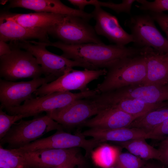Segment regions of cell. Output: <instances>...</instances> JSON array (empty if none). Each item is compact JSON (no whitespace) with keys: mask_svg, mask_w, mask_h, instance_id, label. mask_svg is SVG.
I'll use <instances>...</instances> for the list:
<instances>
[{"mask_svg":"<svg viewBox=\"0 0 168 168\" xmlns=\"http://www.w3.org/2000/svg\"><path fill=\"white\" fill-rule=\"evenodd\" d=\"M3 12L8 17L24 27L40 28L45 30L62 21L67 16L46 12L22 14L12 13L7 11Z\"/></svg>","mask_w":168,"mask_h":168,"instance_id":"ffe728a7","label":"cell"},{"mask_svg":"<svg viewBox=\"0 0 168 168\" xmlns=\"http://www.w3.org/2000/svg\"><path fill=\"white\" fill-rule=\"evenodd\" d=\"M139 117L129 114L114 107L110 106L93 118L88 119L80 126L101 129L127 128Z\"/></svg>","mask_w":168,"mask_h":168,"instance_id":"ac0fdd59","label":"cell"},{"mask_svg":"<svg viewBox=\"0 0 168 168\" xmlns=\"http://www.w3.org/2000/svg\"><path fill=\"white\" fill-rule=\"evenodd\" d=\"M68 2L72 5L77 7L78 9L84 11L85 7L89 5H92L94 7L97 5V0H68Z\"/></svg>","mask_w":168,"mask_h":168,"instance_id":"d6a6232c","label":"cell"},{"mask_svg":"<svg viewBox=\"0 0 168 168\" xmlns=\"http://www.w3.org/2000/svg\"><path fill=\"white\" fill-rule=\"evenodd\" d=\"M37 39L39 41L50 42L48 33L40 28L24 27L7 16L3 12L0 14V41H22Z\"/></svg>","mask_w":168,"mask_h":168,"instance_id":"e0dca14e","label":"cell"},{"mask_svg":"<svg viewBox=\"0 0 168 168\" xmlns=\"http://www.w3.org/2000/svg\"><path fill=\"white\" fill-rule=\"evenodd\" d=\"M140 168H168V166L159 161H147V163Z\"/></svg>","mask_w":168,"mask_h":168,"instance_id":"d590c367","label":"cell"},{"mask_svg":"<svg viewBox=\"0 0 168 168\" xmlns=\"http://www.w3.org/2000/svg\"><path fill=\"white\" fill-rule=\"evenodd\" d=\"M57 79L52 76L32 79L28 81L15 82L0 79V108L17 107L32 98V95L40 87Z\"/></svg>","mask_w":168,"mask_h":168,"instance_id":"8fae6325","label":"cell"},{"mask_svg":"<svg viewBox=\"0 0 168 168\" xmlns=\"http://www.w3.org/2000/svg\"><path fill=\"white\" fill-rule=\"evenodd\" d=\"M12 42L18 48L30 53L35 58L45 76H52L57 79L74 67L96 70L90 65L52 53L46 49L45 45L39 41L25 40Z\"/></svg>","mask_w":168,"mask_h":168,"instance_id":"8992f818","label":"cell"},{"mask_svg":"<svg viewBox=\"0 0 168 168\" xmlns=\"http://www.w3.org/2000/svg\"><path fill=\"white\" fill-rule=\"evenodd\" d=\"M99 94L75 100L62 108L46 112V114L63 127L71 128L79 126L91 117L108 107Z\"/></svg>","mask_w":168,"mask_h":168,"instance_id":"52a82bcc","label":"cell"},{"mask_svg":"<svg viewBox=\"0 0 168 168\" xmlns=\"http://www.w3.org/2000/svg\"><path fill=\"white\" fill-rule=\"evenodd\" d=\"M149 14L165 33L168 40V14L161 12H150Z\"/></svg>","mask_w":168,"mask_h":168,"instance_id":"1f68e13d","label":"cell"},{"mask_svg":"<svg viewBox=\"0 0 168 168\" xmlns=\"http://www.w3.org/2000/svg\"><path fill=\"white\" fill-rule=\"evenodd\" d=\"M167 85H168V83H167Z\"/></svg>","mask_w":168,"mask_h":168,"instance_id":"ab89813d","label":"cell"},{"mask_svg":"<svg viewBox=\"0 0 168 168\" xmlns=\"http://www.w3.org/2000/svg\"><path fill=\"white\" fill-rule=\"evenodd\" d=\"M136 1L123 0L122 2L116 3L111 1L102 2L98 0L97 5L110 9L118 14L125 13L130 14L132 5Z\"/></svg>","mask_w":168,"mask_h":168,"instance_id":"f546056e","label":"cell"},{"mask_svg":"<svg viewBox=\"0 0 168 168\" xmlns=\"http://www.w3.org/2000/svg\"><path fill=\"white\" fill-rule=\"evenodd\" d=\"M81 133L85 137H91L102 142L107 141L122 142L142 138L148 139L147 133L141 130L133 128L109 129L89 128Z\"/></svg>","mask_w":168,"mask_h":168,"instance_id":"44dd1931","label":"cell"},{"mask_svg":"<svg viewBox=\"0 0 168 168\" xmlns=\"http://www.w3.org/2000/svg\"><path fill=\"white\" fill-rule=\"evenodd\" d=\"M11 52L0 56V77L14 82L25 78H37L44 74L35 58L30 52L21 49L12 42Z\"/></svg>","mask_w":168,"mask_h":168,"instance_id":"5b68a950","label":"cell"},{"mask_svg":"<svg viewBox=\"0 0 168 168\" xmlns=\"http://www.w3.org/2000/svg\"><path fill=\"white\" fill-rule=\"evenodd\" d=\"M89 21L74 16H66L64 20L46 30L48 34L68 44L103 43Z\"/></svg>","mask_w":168,"mask_h":168,"instance_id":"ba28073f","label":"cell"},{"mask_svg":"<svg viewBox=\"0 0 168 168\" xmlns=\"http://www.w3.org/2000/svg\"><path fill=\"white\" fill-rule=\"evenodd\" d=\"M140 3L136 6L142 10L155 12L168 11V0H155L150 2L146 0H137Z\"/></svg>","mask_w":168,"mask_h":168,"instance_id":"83f0119b","label":"cell"},{"mask_svg":"<svg viewBox=\"0 0 168 168\" xmlns=\"http://www.w3.org/2000/svg\"><path fill=\"white\" fill-rule=\"evenodd\" d=\"M158 149L161 154L160 161L168 166V143L161 142Z\"/></svg>","mask_w":168,"mask_h":168,"instance_id":"836d02e7","label":"cell"},{"mask_svg":"<svg viewBox=\"0 0 168 168\" xmlns=\"http://www.w3.org/2000/svg\"><path fill=\"white\" fill-rule=\"evenodd\" d=\"M84 162L83 159L81 156H80L52 168H74L76 166L83 164Z\"/></svg>","mask_w":168,"mask_h":168,"instance_id":"e575fe53","label":"cell"},{"mask_svg":"<svg viewBox=\"0 0 168 168\" xmlns=\"http://www.w3.org/2000/svg\"><path fill=\"white\" fill-rule=\"evenodd\" d=\"M101 94L105 102L108 105L117 108L129 114L140 117L152 110L168 106V102L150 104L132 99H110Z\"/></svg>","mask_w":168,"mask_h":168,"instance_id":"7402d4cb","label":"cell"},{"mask_svg":"<svg viewBox=\"0 0 168 168\" xmlns=\"http://www.w3.org/2000/svg\"><path fill=\"white\" fill-rule=\"evenodd\" d=\"M11 52V49L9 44L6 42L0 41V56L9 54Z\"/></svg>","mask_w":168,"mask_h":168,"instance_id":"8d00e7d4","label":"cell"},{"mask_svg":"<svg viewBox=\"0 0 168 168\" xmlns=\"http://www.w3.org/2000/svg\"><path fill=\"white\" fill-rule=\"evenodd\" d=\"M168 118V106L151 111L137 118L127 127L137 128L147 133Z\"/></svg>","mask_w":168,"mask_h":168,"instance_id":"603a6c76","label":"cell"},{"mask_svg":"<svg viewBox=\"0 0 168 168\" xmlns=\"http://www.w3.org/2000/svg\"><path fill=\"white\" fill-rule=\"evenodd\" d=\"M94 89L72 93L70 91L56 92L27 100L22 105L4 109L9 114L21 115L23 118L37 116L44 112L64 107L76 100L95 95Z\"/></svg>","mask_w":168,"mask_h":168,"instance_id":"277c9868","label":"cell"},{"mask_svg":"<svg viewBox=\"0 0 168 168\" xmlns=\"http://www.w3.org/2000/svg\"><path fill=\"white\" fill-rule=\"evenodd\" d=\"M103 168H119L116 166H112L110 167H105Z\"/></svg>","mask_w":168,"mask_h":168,"instance_id":"f35d334b","label":"cell"},{"mask_svg":"<svg viewBox=\"0 0 168 168\" xmlns=\"http://www.w3.org/2000/svg\"><path fill=\"white\" fill-rule=\"evenodd\" d=\"M96 23L94 28L97 35H102L115 44L125 46L134 42L132 35L125 31L114 16L96 5L91 12Z\"/></svg>","mask_w":168,"mask_h":168,"instance_id":"9a60e30c","label":"cell"},{"mask_svg":"<svg viewBox=\"0 0 168 168\" xmlns=\"http://www.w3.org/2000/svg\"><path fill=\"white\" fill-rule=\"evenodd\" d=\"M102 142L94 138L86 139L81 133L75 135L57 130L47 137L38 139L21 148L25 151H35L44 148L68 149L82 148L85 151L86 156L91 154L93 149Z\"/></svg>","mask_w":168,"mask_h":168,"instance_id":"7c38bea8","label":"cell"},{"mask_svg":"<svg viewBox=\"0 0 168 168\" xmlns=\"http://www.w3.org/2000/svg\"><path fill=\"white\" fill-rule=\"evenodd\" d=\"M9 2L8 8H23L36 12L78 16L88 21L92 18L91 13L70 7L59 0H12Z\"/></svg>","mask_w":168,"mask_h":168,"instance_id":"2e32d148","label":"cell"},{"mask_svg":"<svg viewBox=\"0 0 168 168\" xmlns=\"http://www.w3.org/2000/svg\"></svg>","mask_w":168,"mask_h":168,"instance_id":"60d3db41","label":"cell"},{"mask_svg":"<svg viewBox=\"0 0 168 168\" xmlns=\"http://www.w3.org/2000/svg\"><path fill=\"white\" fill-rule=\"evenodd\" d=\"M130 153H118L114 166L119 168H140L147 162Z\"/></svg>","mask_w":168,"mask_h":168,"instance_id":"484cf974","label":"cell"},{"mask_svg":"<svg viewBox=\"0 0 168 168\" xmlns=\"http://www.w3.org/2000/svg\"><path fill=\"white\" fill-rule=\"evenodd\" d=\"M144 53V51L141 54L122 58L112 64L106 69L102 82L95 89L100 94L142 83L147 73Z\"/></svg>","mask_w":168,"mask_h":168,"instance_id":"7a4b0ae2","label":"cell"},{"mask_svg":"<svg viewBox=\"0 0 168 168\" xmlns=\"http://www.w3.org/2000/svg\"><path fill=\"white\" fill-rule=\"evenodd\" d=\"M144 55L147 70L146 79L142 84L165 85L168 82V53L160 52L145 47Z\"/></svg>","mask_w":168,"mask_h":168,"instance_id":"d6986e66","label":"cell"},{"mask_svg":"<svg viewBox=\"0 0 168 168\" xmlns=\"http://www.w3.org/2000/svg\"><path fill=\"white\" fill-rule=\"evenodd\" d=\"M2 109L0 108V140L5 136L16 122L23 118L21 115L8 114Z\"/></svg>","mask_w":168,"mask_h":168,"instance_id":"f1b7e54d","label":"cell"},{"mask_svg":"<svg viewBox=\"0 0 168 168\" xmlns=\"http://www.w3.org/2000/svg\"><path fill=\"white\" fill-rule=\"evenodd\" d=\"M31 120L21 119L14 124L0 140V145L7 144L8 149L21 148L52 131L63 130V126L48 115Z\"/></svg>","mask_w":168,"mask_h":168,"instance_id":"3957f363","label":"cell"},{"mask_svg":"<svg viewBox=\"0 0 168 168\" xmlns=\"http://www.w3.org/2000/svg\"><path fill=\"white\" fill-rule=\"evenodd\" d=\"M13 149L24 157L30 168H52L80 157L78 147L44 148L30 151Z\"/></svg>","mask_w":168,"mask_h":168,"instance_id":"5bb4252c","label":"cell"},{"mask_svg":"<svg viewBox=\"0 0 168 168\" xmlns=\"http://www.w3.org/2000/svg\"><path fill=\"white\" fill-rule=\"evenodd\" d=\"M0 168H30L25 159L14 149L3 148L0 145Z\"/></svg>","mask_w":168,"mask_h":168,"instance_id":"d4e9b609","label":"cell"},{"mask_svg":"<svg viewBox=\"0 0 168 168\" xmlns=\"http://www.w3.org/2000/svg\"><path fill=\"white\" fill-rule=\"evenodd\" d=\"M100 149L97 151V155L99 156V163L105 167L114 166L119 152L114 147L108 146H102Z\"/></svg>","mask_w":168,"mask_h":168,"instance_id":"4316f807","label":"cell"},{"mask_svg":"<svg viewBox=\"0 0 168 168\" xmlns=\"http://www.w3.org/2000/svg\"><path fill=\"white\" fill-rule=\"evenodd\" d=\"M155 20L149 14L131 16L125 21L130 30L135 47H151L160 52L168 53V40L156 28Z\"/></svg>","mask_w":168,"mask_h":168,"instance_id":"9c48e42d","label":"cell"},{"mask_svg":"<svg viewBox=\"0 0 168 168\" xmlns=\"http://www.w3.org/2000/svg\"><path fill=\"white\" fill-rule=\"evenodd\" d=\"M162 142L168 143V137L165 139Z\"/></svg>","mask_w":168,"mask_h":168,"instance_id":"74e56055","label":"cell"},{"mask_svg":"<svg viewBox=\"0 0 168 168\" xmlns=\"http://www.w3.org/2000/svg\"><path fill=\"white\" fill-rule=\"evenodd\" d=\"M102 93L107 99H132L156 104L168 101V85L138 83Z\"/></svg>","mask_w":168,"mask_h":168,"instance_id":"4fadbf2b","label":"cell"},{"mask_svg":"<svg viewBox=\"0 0 168 168\" xmlns=\"http://www.w3.org/2000/svg\"><path fill=\"white\" fill-rule=\"evenodd\" d=\"M46 47L53 46L62 51L61 55L68 59L90 65L96 70L106 69L117 61L143 53L144 48L107 45L104 43L68 44L60 41L41 42Z\"/></svg>","mask_w":168,"mask_h":168,"instance_id":"6da1fadb","label":"cell"},{"mask_svg":"<svg viewBox=\"0 0 168 168\" xmlns=\"http://www.w3.org/2000/svg\"><path fill=\"white\" fill-rule=\"evenodd\" d=\"M147 134L148 139H164L165 136L168 135V118Z\"/></svg>","mask_w":168,"mask_h":168,"instance_id":"4dcf8cb0","label":"cell"},{"mask_svg":"<svg viewBox=\"0 0 168 168\" xmlns=\"http://www.w3.org/2000/svg\"><path fill=\"white\" fill-rule=\"evenodd\" d=\"M145 138H139L122 142H115L130 153L141 159L148 161L156 159L160 161L161 154L157 149L147 143Z\"/></svg>","mask_w":168,"mask_h":168,"instance_id":"cb8c5ba5","label":"cell"},{"mask_svg":"<svg viewBox=\"0 0 168 168\" xmlns=\"http://www.w3.org/2000/svg\"><path fill=\"white\" fill-rule=\"evenodd\" d=\"M107 72L105 68L97 70L85 68L83 70L72 68L55 80L42 85L34 94L41 96L56 92L88 91L90 90L87 87L90 82L105 75Z\"/></svg>","mask_w":168,"mask_h":168,"instance_id":"30bf717a","label":"cell"}]
</instances>
